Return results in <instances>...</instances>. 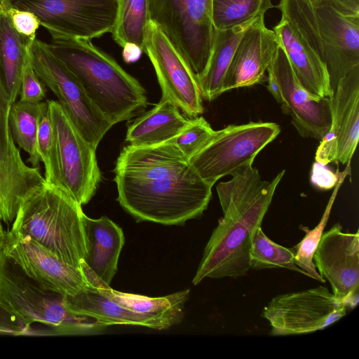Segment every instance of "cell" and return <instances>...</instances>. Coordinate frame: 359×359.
<instances>
[{
	"label": "cell",
	"mask_w": 359,
	"mask_h": 359,
	"mask_svg": "<svg viewBox=\"0 0 359 359\" xmlns=\"http://www.w3.org/2000/svg\"><path fill=\"white\" fill-rule=\"evenodd\" d=\"M0 1H1V0H0Z\"/></svg>",
	"instance_id": "ee69618b"
},
{
	"label": "cell",
	"mask_w": 359,
	"mask_h": 359,
	"mask_svg": "<svg viewBox=\"0 0 359 359\" xmlns=\"http://www.w3.org/2000/svg\"><path fill=\"white\" fill-rule=\"evenodd\" d=\"M266 72L268 74L267 89L276 102L281 105L283 103L282 95L275 76L270 67L268 68Z\"/></svg>",
	"instance_id": "f35d334b"
},
{
	"label": "cell",
	"mask_w": 359,
	"mask_h": 359,
	"mask_svg": "<svg viewBox=\"0 0 359 359\" xmlns=\"http://www.w3.org/2000/svg\"><path fill=\"white\" fill-rule=\"evenodd\" d=\"M250 269L261 270L284 268L308 276L294 262L292 248L283 247L271 241L261 226L255 230L250 248Z\"/></svg>",
	"instance_id": "83f0119b"
},
{
	"label": "cell",
	"mask_w": 359,
	"mask_h": 359,
	"mask_svg": "<svg viewBox=\"0 0 359 359\" xmlns=\"http://www.w3.org/2000/svg\"><path fill=\"white\" fill-rule=\"evenodd\" d=\"M280 45L273 29L260 16L240 40L227 69L223 93L260 83L272 64Z\"/></svg>",
	"instance_id": "e0dca14e"
},
{
	"label": "cell",
	"mask_w": 359,
	"mask_h": 359,
	"mask_svg": "<svg viewBox=\"0 0 359 359\" xmlns=\"http://www.w3.org/2000/svg\"><path fill=\"white\" fill-rule=\"evenodd\" d=\"M278 9L281 18L273 31L297 79L311 93L331 97L333 93L324 63L290 14L283 8Z\"/></svg>",
	"instance_id": "ac0fdd59"
},
{
	"label": "cell",
	"mask_w": 359,
	"mask_h": 359,
	"mask_svg": "<svg viewBox=\"0 0 359 359\" xmlns=\"http://www.w3.org/2000/svg\"><path fill=\"white\" fill-rule=\"evenodd\" d=\"M2 250L26 275L48 290L73 296L88 285L81 269L65 263L29 237L11 229L6 232Z\"/></svg>",
	"instance_id": "4fadbf2b"
},
{
	"label": "cell",
	"mask_w": 359,
	"mask_h": 359,
	"mask_svg": "<svg viewBox=\"0 0 359 359\" xmlns=\"http://www.w3.org/2000/svg\"><path fill=\"white\" fill-rule=\"evenodd\" d=\"M215 130L203 117L196 116L189 120L186 126L168 142L175 144L190 160L208 142Z\"/></svg>",
	"instance_id": "d6a6232c"
},
{
	"label": "cell",
	"mask_w": 359,
	"mask_h": 359,
	"mask_svg": "<svg viewBox=\"0 0 359 359\" xmlns=\"http://www.w3.org/2000/svg\"><path fill=\"white\" fill-rule=\"evenodd\" d=\"M46 86L39 78L31 64L30 57L25 65L20 91V100L39 102L46 98Z\"/></svg>",
	"instance_id": "e575fe53"
},
{
	"label": "cell",
	"mask_w": 359,
	"mask_h": 359,
	"mask_svg": "<svg viewBox=\"0 0 359 359\" xmlns=\"http://www.w3.org/2000/svg\"><path fill=\"white\" fill-rule=\"evenodd\" d=\"M123 48V57L126 62H135L143 52L140 47L133 43H126Z\"/></svg>",
	"instance_id": "ab89813d"
},
{
	"label": "cell",
	"mask_w": 359,
	"mask_h": 359,
	"mask_svg": "<svg viewBox=\"0 0 359 359\" xmlns=\"http://www.w3.org/2000/svg\"><path fill=\"white\" fill-rule=\"evenodd\" d=\"M276 7L271 0H212V18L216 30L243 24Z\"/></svg>",
	"instance_id": "f1b7e54d"
},
{
	"label": "cell",
	"mask_w": 359,
	"mask_h": 359,
	"mask_svg": "<svg viewBox=\"0 0 359 359\" xmlns=\"http://www.w3.org/2000/svg\"><path fill=\"white\" fill-rule=\"evenodd\" d=\"M330 99L332 122L316 152V162L349 164L359 138V65L339 80Z\"/></svg>",
	"instance_id": "5bb4252c"
},
{
	"label": "cell",
	"mask_w": 359,
	"mask_h": 359,
	"mask_svg": "<svg viewBox=\"0 0 359 359\" xmlns=\"http://www.w3.org/2000/svg\"><path fill=\"white\" fill-rule=\"evenodd\" d=\"M114 171L117 201L137 222L182 225L201 217L212 197L213 185L170 142L124 147Z\"/></svg>",
	"instance_id": "6da1fadb"
},
{
	"label": "cell",
	"mask_w": 359,
	"mask_h": 359,
	"mask_svg": "<svg viewBox=\"0 0 359 359\" xmlns=\"http://www.w3.org/2000/svg\"><path fill=\"white\" fill-rule=\"evenodd\" d=\"M65 303L72 313L91 317L104 327L131 325L158 330L153 321L122 307L90 284L75 295L65 296Z\"/></svg>",
	"instance_id": "d4e9b609"
},
{
	"label": "cell",
	"mask_w": 359,
	"mask_h": 359,
	"mask_svg": "<svg viewBox=\"0 0 359 359\" xmlns=\"http://www.w3.org/2000/svg\"><path fill=\"white\" fill-rule=\"evenodd\" d=\"M319 274L327 280L334 296L353 308L358 302L359 233H345L337 223L323 233L313 255Z\"/></svg>",
	"instance_id": "9a60e30c"
},
{
	"label": "cell",
	"mask_w": 359,
	"mask_h": 359,
	"mask_svg": "<svg viewBox=\"0 0 359 359\" xmlns=\"http://www.w3.org/2000/svg\"><path fill=\"white\" fill-rule=\"evenodd\" d=\"M150 21L148 0H117V12L111 32L115 42L123 47L133 43L144 52V39Z\"/></svg>",
	"instance_id": "4316f807"
},
{
	"label": "cell",
	"mask_w": 359,
	"mask_h": 359,
	"mask_svg": "<svg viewBox=\"0 0 359 359\" xmlns=\"http://www.w3.org/2000/svg\"><path fill=\"white\" fill-rule=\"evenodd\" d=\"M29 57L39 78L57 97L79 133L96 149L113 125L93 103L75 75L49 49L47 43L36 39L30 46Z\"/></svg>",
	"instance_id": "8992f818"
},
{
	"label": "cell",
	"mask_w": 359,
	"mask_h": 359,
	"mask_svg": "<svg viewBox=\"0 0 359 359\" xmlns=\"http://www.w3.org/2000/svg\"><path fill=\"white\" fill-rule=\"evenodd\" d=\"M1 222L2 221L0 219V250L3 248L6 234V232L4 231Z\"/></svg>",
	"instance_id": "b9f144b4"
},
{
	"label": "cell",
	"mask_w": 359,
	"mask_h": 359,
	"mask_svg": "<svg viewBox=\"0 0 359 359\" xmlns=\"http://www.w3.org/2000/svg\"><path fill=\"white\" fill-rule=\"evenodd\" d=\"M46 101L56 141L60 189L82 206L95 195L102 179L96 149L79 133L57 101Z\"/></svg>",
	"instance_id": "ba28073f"
},
{
	"label": "cell",
	"mask_w": 359,
	"mask_h": 359,
	"mask_svg": "<svg viewBox=\"0 0 359 359\" xmlns=\"http://www.w3.org/2000/svg\"><path fill=\"white\" fill-rule=\"evenodd\" d=\"M47 101L27 102L15 101L11 106L8 123L12 138L15 144L29 154L27 159L33 167L41 161L37 147L39 121Z\"/></svg>",
	"instance_id": "484cf974"
},
{
	"label": "cell",
	"mask_w": 359,
	"mask_h": 359,
	"mask_svg": "<svg viewBox=\"0 0 359 359\" xmlns=\"http://www.w3.org/2000/svg\"><path fill=\"white\" fill-rule=\"evenodd\" d=\"M0 300L20 319L31 325L50 326L56 334H93L104 327L89 316L69 311L65 296L48 290L26 275L0 250Z\"/></svg>",
	"instance_id": "277c9868"
},
{
	"label": "cell",
	"mask_w": 359,
	"mask_h": 359,
	"mask_svg": "<svg viewBox=\"0 0 359 359\" xmlns=\"http://www.w3.org/2000/svg\"><path fill=\"white\" fill-rule=\"evenodd\" d=\"M269 67L281 93L283 113L291 116L302 137L321 141L331 126L330 99L314 95L302 86L280 46Z\"/></svg>",
	"instance_id": "2e32d148"
},
{
	"label": "cell",
	"mask_w": 359,
	"mask_h": 359,
	"mask_svg": "<svg viewBox=\"0 0 359 359\" xmlns=\"http://www.w3.org/2000/svg\"><path fill=\"white\" fill-rule=\"evenodd\" d=\"M259 17L229 29L216 30L208 65L196 78L202 99L212 101L223 93L224 80L237 46Z\"/></svg>",
	"instance_id": "cb8c5ba5"
},
{
	"label": "cell",
	"mask_w": 359,
	"mask_h": 359,
	"mask_svg": "<svg viewBox=\"0 0 359 359\" xmlns=\"http://www.w3.org/2000/svg\"><path fill=\"white\" fill-rule=\"evenodd\" d=\"M334 198L328 203L327 208L318 225L312 229L303 227L306 232L303 239L292 250L294 253L295 264L305 271L308 276L320 283H325V280L318 272L313 262V255L318 247L324 229L327 224Z\"/></svg>",
	"instance_id": "4dcf8cb0"
},
{
	"label": "cell",
	"mask_w": 359,
	"mask_h": 359,
	"mask_svg": "<svg viewBox=\"0 0 359 359\" xmlns=\"http://www.w3.org/2000/svg\"><path fill=\"white\" fill-rule=\"evenodd\" d=\"M45 182L40 168L26 165L15 144L6 160L0 162V219L13 222L23 198Z\"/></svg>",
	"instance_id": "44dd1931"
},
{
	"label": "cell",
	"mask_w": 359,
	"mask_h": 359,
	"mask_svg": "<svg viewBox=\"0 0 359 359\" xmlns=\"http://www.w3.org/2000/svg\"><path fill=\"white\" fill-rule=\"evenodd\" d=\"M80 205L62 189L45 182L22 200L11 230L28 236L65 263L81 269L85 255Z\"/></svg>",
	"instance_id": "3957f363"
},
{
	"label": "cell",
	"mask_w": 359,
	"mask_h": 359,
	"mask_svg": "<svg viewBox=\"0 0 359 359\" xmlns=\"http://www.w3.org/2000/svg\"><path fill=\"white\" fill-rule=\"evenodd\" d=\"M11 106L0 77V162L6 160L13 146L15 144L9 129L8 116Z\"/></svg>",
	"instance_id": "d590c367"
},
{
	"label": "cell",
	"mask_w": 359,
	"mask_h": 359,
	"mask_svg": "<svg viewBox=\"0 0 359 359\" xmlns=\"http://www.w3.org/2000/svg\"><path fill=\"white\" fill-rule=\"evenodd\" d=\"M347 306L325 286L274 297L264 306L262 316L269 323L271 335L311 333L323 330L344 317Z\"/></svg>",
	"instance_id": "30bf717a"
},
{
	"label": "cell",
	"mask_w": 359,
	"mask_h": 359,
	"mask_svg": "<svg viewBox=\"0 0 359 359\" xmlns=\"http://www.w3.org/2000/svg\"><path fill=\"white\" fill-rule=\"evenodd\" d=\"M33 13L51 36L89 40L111 33L117 0H8Z\"/></svg>",
	"instance_id": "9c48e42d"
},
{
	"label": "cell",
	"mask_w": 359,
	"mask_h": 359,
	"mask_svg": "<svg viewBox=\"0 0 359 359\" xmlns=\"http://www.w3.org/2000/svg\"><path fill=\"white\" fill-rule=\"evenodd\" d=\"M280 133L273 122L229 125L215 130L189 162L205 182L214 185L222 177L251 165L257 154Z\"/></svg>",
	"instance_id": "52a82bcc"
},
{
	"label": "cell",
	"mask_w": 359,
	"mask_h": 359,
	"mask_svg": "<svg viewBox=\"0 0 359 359\" xmlns=\"http://www.w3.org/2000/svg\"><path fill=\"white\" fill-rule=\"evenodd\" d=\"M81 270L88 284L122 307L153 321L158 330L167 329L180 323L189 290L161 297L127 293L115 290L100 280L82 261Z\"/></svg>",
	"instance_id": "d6986e66"
},
{
	"label": "cell",
	"mask_w": 359,
	"mask_h": 359,
	"mask_svg": "<svg viewBox=\"0 0 359 359\" xmlns=\"http://www.w3.org/2000/svg\"><path fill=\"white\" fill-rule=\"evenodd\" d=\"M37 147L41 161L45 167L46 182L60 188L56 141L48 105L39 121Z\"/></svg>",
	"instance_id": "1f68e13d"
},
{
	"label": "cell",
	"mask_w": 359,
	"mask_h": 359,
	"mask_svg": "<svg viewBox=\"0 0 359 359\" xmlns=\"http://www.w3.org/2000/svg\"><path fill=\"white\" fill-rule=\"evenodd\" d=\"M311 182L320 189H330L337 182V176L325 165L316 161L313 163L311 170Z\"/></svg>",
	"instance_id": "74e56055"
},
{
	"label": "cell",
	"mask_w": 359,
	"mask_h": 359,
	"mask_svg": "<svg viewBox=\"0 0 359 359\" xmlns=\"http://www.w3.org/2000/svg\"><path fill=\"white\" fill-rule=\"evenodd\" d=\"M49 49L75 75L88 96L114 126L147 107L146 91L109 55L91 41L51 36Z\"/></svg>",
	"instance_id": "7a4b0ae2"
},
{
	"label": "cell",
	"mask_w": 359,
	"mask_h": 359,
	"mask_svg": "<svg viewBox=\"0 0 359 359\" xmlns=\"http://www.w3.org/2000/svg\"><path fill=\"white\" fill-rule=\"evenodd\" d=\"M313 6H316L325 0H308Z\"/></svg>",
	"instance_id": "7bdbcfd3"
},
{
	"label": "cell",
	"mask_w": 359,
	"mask_h": 359,
	"mask_svg": "<svg viewBox=\"0 0 359 359\" xmlns=\"http://www.w3.org/2000/svg\"><path fill=\"white\" fill-rule=\"evenodd\" d=\"M0 4L14 29L21 35L34 40L40 25L36 16L30 11L15 8L8 0H1Z\"/></svg>",
	"instance_id": "836d02e7"
},
{
	"label": "cell",
	"mask_w": 359,
	"mask_h": 359,
	"mask_svg": "<svg viewBox=\"0 0 359 359\" xmlns=\"http://www.w3.org/2000/svg\"><path fill=\"white\" fill-rule=\"evenodd\" d=\"M82 224L86 250L83 262L100 280L110 285L125 242L122 229L107 216L92 219L84 213Z\"/></svg>",
	"instance_id": "ffe728a7"
},
{
	"label": "cell",
	"mask_w": 359,
	"mask_h": 359,
	"mask_svg": "<svg viewBox=\"0 0 359 359\" xmlns=\"http://www.w3.org/2000/svg\"><path fill=\"white\" fill-rule=\"evenodd\" d=\"M154 22L185 59L196 77L205 71L215 32L212 0H148Z\"/></svg>",
	"instance_id": "5b68a950"
},
{
	"label": "cell",
	"mask_w": 359,
	"mask_h": 359,
	"mask_svg": "<svg viewBox=\"0 0 359 359\" xmlns=\"http://www.w3.org/2000/svg\"><path fill=\"white\" fill-rule=\"evenodd\" d=\"M345 8L355 13H359V0H336Z\"/></svg>",
	"instance_id": "60d3db41"
},
{
	"label": "cell",
	"mask_w": 359,
	"mask_h": 359,
	"mask_svg": "<svg viewBox=\"0 0 359 359\" xmlns=\"http://www.w3.org/2000/svg\"><path fill=\"white\" fill-rule=\"evenodd\" d=\"M144 53L156 74L162 96L187 116L204 111L196 77L188 63L160 28L149 21L145 34Z\"/></svg>",
	"instance_id": "7c38bea8"
},
{
	"label": "cell",
	"mask_w": 359,
	"mask_h": 359,
	"mask_svg": "<svg viewBox=\"0 0 359 359\" xmlns=\"http://www.w3.org/2000/svg\"><path fill=\"white\" fill-rule=\"evenodd\" d=\"M254 231L245 224L223 216L219 219L208 244L220 251L248 258Z\"/></svg>",
	"instance_id": "f546056e"
},
{
	"label": "cell",
	"mask_w": 359,
	"mask_h": 359,
	"mask_svg": "<svg viewBox=\"0 0 359 359\" xmlns=\"http://www.w3.org/2000/svg\"><path fill=\"white\" fill-rule=\"evenodd\" d=\"M172 102L161 100L128 125L126 141L134 147L151 146L175 137L189 122Z\"/></svg>",
	"instance_id": "7402d4cb"
},
{
	"label": "cell",
	"mask_w": 359,
	"mask_h": 359,
	"mask_svg": "<svg viewBox=\"0 0 359 359\" xmlns=\"http://www.w3.org/2000/svg\"><path fill=\"white\" fill-rule=\"evenodd\" d=\"M30 326L17 317L0 300V332L22 334L29 331Z\"/></svg>",
	"instance_id": "8d00e7d4"
},
{
	"label": "cell",
	"mask_w": 359,
	"mask_h": 359,
	"mask_svg": "<svg viewBox=\"0 0 359 359\" xmlns=\"http://www.w3.org/2000/svg\"><path fill=\"white\" fill-rule=\"evenodd\" d=\"M313 7L319 57L334 93L339 80L359 65V13L336 0H325Z\"/></svg>",
	"instance_id": "8fae6325"
},
{
	"label": "cell",
	"mask_w": 359,
	"mask_h": 359,
	"mask_svg": "<svg viewBox=\"0 0 359 359\" xmlns=\"http://www.w3.org/2000/svg\"><path fill=\"white\" fill-rule=\"evenodd\" d=\"M34 40L14 29L0 4V77L11 104L20 95L24 69Z\"/></svg>",
	"instance_id": "603a6c76"
}]
</instances>
